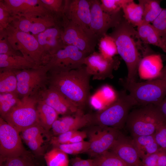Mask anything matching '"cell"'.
Here are the masks:
<instances>
[{
	"mask_svg": "<svg viewBox=\"0 0 166 166\" xmlns=\"http://www.w3.org/2000/svg\"><path fill=\"white\" fill-rule=\"evenodd\" d=\"M63 27L56 26L34 36L46 57L48 62L51 56L66 46L62 38Z\"/></svg>",
	"mask_w": 166,
	"mask_h": 166,
	"instance_id": "d6986e66",
	"label": "cell"
},
{
	"mask_svg": "<svg viewBox=\"0 0 166 166\" xmlns=\"http://www.w3.org/2000/svg\"><path fill=\"white\" fill-rule=\"evenodd\" d=\"M17 84L14 70L0 69V93H18Z\"/></svg>",
	"mask_w": 166,
	"mask_h": 166,
	"instance_id": "83f0119b",
	"label": "cell"
},
{
	"mask_svg": "<svg viewBox=\"0 0 166 166\" xmlns=\"http://www.w3.org/2000/svg\"></svg>",
	"mask_w": 166,
	"mask_h": 166,
	"instance_id": "f907efd6",
	"label": "cell"
},
{
	"mask_svg": "<svg viewBox=\"0 0 166 166\" xmlns=\"http://www.w3.org/2000/svg\"><path fill=\"white\" fill-rule=\"evenodd\" d=\"M136 105L135 101L125 90L121 91L109 105L92 114L93 123L103 127L121 128L126 124L131 109Z\"/></svg>",
	"mask_w": 166,
	"mask_h": 166,
	"instance_id": "3957f363",
	"label": "cell"
},
{
	"mask_svg": "<svg viewBox=\"0 0 166 166\" xmlns=\"http://www.w3.org/2000/svg\"><path fill=\"white\" fill-rule=\"evenodd\" d=\"M99 53L104 58L111 59L118 54L114 39L107 34L101 38L98 43Z\"/></svg>",
	"mask_w": 166,
	"mask_h": 166,
	"instance_id": "f546056e",
	"label": "cell"
},
{
	"mask_svg": "<svg viewBox=\"0 0 166 166\" xmlns=\"http://www.w3.org/2000/svg\"><path fill=\"white\" fill-rule=\"evenodd\" d=\"M32 166H35L33 164Z\"/></svg>",
	"mask_w": 166,
	"mask_h": 166,
	"instance_id": "681fc988",
	"label": "cell"
},
{
	"mask_svg": "<svg viewBox=\"0 0 166 166\" xmlns=\"http://www.w3.org/2000/svg\"><path fill=\"white\" fill-rule=\"evenodd\" d=\"M137 31L139 38L144 44L157 46L166 53V44L152 25L142 23L137 27Z\"/></svg>",
	"mask_w": 166,
	"mask_h": 166,
	"instance_id": "603a6c76",
	"label": "cell"
},
{
	"mask_svg": "<svg viewBox=\"0 0 166 166\" xmlns=\"http://www.w3.org/2000/svg\"><path fill=\"white\" fill-rule=\"evenodd\" d=\"M33 163L26 155L0 159V166H32Z\"/></svg>",
	"mask_w": 166,
	"mask_h": 166,
	"instance_id": "f35d334b",
	"label": "cell"
},
{
	"mask_svg": "<svg viewBox=\"0 0 166 166\" xmlns=\"http://www.w3.org/2000/svg\"><path fill=\"white\" fill-rule=\"evenodd\" d=\"M34 96L52 107L58 114L70 116L81 110L59 92L48 86Z\"/></svg>",
	"mask_w": 166,
	"mask_h": 166,
	"instance_id": "9a60e30c",
	"label": "cell"
},
{
	"mask_svg": "<svg viewBox=\"0 0 166 166\" xmlns=\"http://www.w3.org/2000/svg\"><path fill=\"white\" fill-rule=\"evenodd\" d=\"M157 78L166 79V65L163 67Z\"/></svg>",
	"mask_w": 166,
	"mask_h": 166,
	"instance_id": "7dc6e473",
	"label": "cell"
},
{
	"mask_svg": "<svg viewBox=\"0 0 166 166\" xmlns=\"http://www.w3.org/2000/svg\"><path fill=\"white\" fill-rule=\"evenodd\" d=\"M139 3L129 0L123 6V16L127 21L134 27L138 26L143 22V7L140 0Z\"/></svg>",
	"mask_w": 166,
	"mask_h": 166,
	"instance_id": "484cf974",
	"label": "cell"
},
{
	"mask_svg": "<svg viewBox=\"0 0 166 166\" xmlns=\"http://www.w3.org/2000/svg\"><path fill=\"white\" fill-rule=\"evenodd\" d=\"M44 158L47 166H69L67 154L57 148L45 153Z\"/></svg>",
	"mask_w": 166,
	"mask_h": 166,
	"instance_id": "4dcf8cb0",
	"label": "cell"
},
{
	"mask_svg": "<svg viewBox=\"0 0 166 166\" xmlns=\"http://www.w3.org/2000/svg\"><path fill=\"white\" fill-rule=\"evenodd\" d=\"M38 102L35 96L24 97L2 118L20 132L31 126L40 124L37 111Z\"/></svg>",
	"mask_w": 166,
	"mask_h": 166,
	"instance_id": "52a82bcc",
	"label": "cell"
},
{
	"mask_svg": "<svg viewBox=\"0 0 166 166\" xmlns=\"http://www.w3.org/2000/svg\"><path fill=\"white\" fill-rule=\"evenodd\" d=\"M141 106L130 111L125 124L133 137L153 135L165 122L154 105Z\"/></svg>",
	"mask_w": 166,
	"mask_h": 166,
	"instance_id": "277c9868",
	"label": "cell"
},
{
	"mask_svg": "<svg viewBox=\"0 0 166 166\" xmlns=\"http://www.w3.org/2000/svg\"><path fill=\"white\" fill-rule=\"evenodd\" d=\"M132 141L141 160L160 148L155 140L154 134L133 137Z\"/></svg>",
	"mask_w": 166,
	"mask_h": 166,
	"instance_id": "d4e9b609",
	"label": "cell"
},
{
	"mask_svg": "<svg viewBox=\"0 0 166 166\" xmlns=\"http://www.w3.org/2000/svg\"><path fill=\"white\" fill-rule=\"evenodd\" d=\"M141 166H146V165H142Z\"/></svg>",
	"mask_w": 166,
	"mask_h": 166,
	"instance_id": "c3c4849f",
	"label": "cell"
},
{
	"mask_svg": "<svg viewBox=\"0 0 166 166\" xmlns=\"http://www.w3.org/2000/svg\"><path fill=\"white\" fill-rule=\"evenodd\" d=\"M93 123L92 114H84L80 110L73 116H64L57 119L53 123L52 129L57 135L71 131H78L83 127Z\"/></svg>",
	"mask_w": 166,
	"mask_h": 166,
	"instance_id": "ffe728a7",
	"label": "cell"
},
{
	"mask_svg": "<svg viewBox=\"0 0 166 166\" xmlns=\"http://www.w3.org/2000/svg\"><path fill=\"white\" fill-rule=\"evenodd\" d=\"M92 159L94 166H130L111 151H107Z\"/></svg>",
	"mask_w": 166,
	"mask_h": 166,
	"instance_id": "1f68e13d",
	"label": "cell"
},
{
	"mask_svg": "<svg viewBox=\"0 0 166 166\" xmlns=\"http://www.w3.org/2000/svg\"><path fill=\"white\" fill-rule=\"evenodd\" d=\"M38 67L30 62L22 55L0 54V69L22 70Z\"/></svg>",
	"mask_w": 166,
	"mask_h": 166,
	"instance_id": "cb8c5ba5",
	"label": "cell"
},
{
	"mask_svg": "<svg viewBox=\"0 0 166 166\" xmlns=\"http://www.w3.org/2000/svg\"><path fill=\"white\" fill-rule=\"evenodd\" d=\"M110 149L130 166L143 165L132 140L121 135Z\"/></svg>",
	"mask_w": 166,
	"mask_h": 166,
	"instance_id": "44dd1931",
	"label": "cell"
},
{
	"mask_svg": "<svg viewBox=\"0 0 166 166\" xmlns=\"http://www.w3.org/2000/svg\"><path fill=\"white\" fill-rule=\"evenodd\" d=\"M118 60L114 58L107 59L96 51L85 58L84 65L93 80H102L113 78V72L117 68Z\"/></svg>",
	"mask_w": 166,
	"mask_h": 166,
	"instance_id": "5bb4252c",
	"label": "cell"
},
{
	"mask_svg": "<svg viewBox=\"0 0 166 166\" xmlns=\"http://www.w3.org/2000/svg\"><path fill=\"white\" fill-rule=\"evenodd\" d=\"M61 150L67 154L75 155L84 152H87L89 147L88 141L75 143L59 144L54 147Z\"/></svg>",
	"mask_w": 166,
	"mask_h": 166,
	"instance_id": "e575fe53",
	"label": "cell"
},
{
	"mask_svg": "<svg viewBox=\"0 0 166 166\" xmlns=\"http://www.w3.org/2000/svg\"><path fill=\"white\" fill-rule=\"evenodd\" d=\"M14 70L17 79V93L21 99L34 96L48 85L49 69L45 65Z\"/></svg>",
	"mask_w": 166,
	"mask_h": 166,
	"instance_id": "ba28073f",
	"label": "cell"
},
{
	"mask_svg": "<svg viewBox=\"0 0 166 166\" xmlns=\"http://www.w3.org/2000/svg\"><path fill=\"white\" fill-rule=\"evenodd\" d=\"M143 7L142 23H152L163 9L160 6L161 0H140Z\"/></svg>",
	"mask_w": 166,
	"mask_h": 166,
	"instance_id": "f1b7e54d",
	"label": "cell"
},
{
	"mask_svg": "<svg viewBox=\"0 0 166 166\" xmlns=\"http://www.w3.org/2000/svg\"><path fill=\"white\" fill-rule=\"evenodd\" d=\"M11 16L2 0H0V31L5 29L10 24Z\"/></svg>",
	"mask_w": 166,
	"mask_h": 166,
	"instance_id": "60d3db41",
	"label": "cell"
},
{
	"mask_svg": "<svg viewBox=\"0 0 166 166\" xmlns=\"http://www.w3.org/2000/svg\"><path fill=\"white\" fill-rule=\"evenodd\" d=\"M20 132L0 117V159L26 155Z\"/></svg>",
	"mask_w": 166,
	"mask_h": 166,
	"instance_id": "8fae6325",
	"label": "cell"
},
{
	"mask_svg": "<svg viewBox=\"0 0 166 166\" xmlns=\"http://www.w3.org/2000/svg\"><path fill=\"white\" fill-rule=\"evenodd\" d=\"M64 14L69 21L90 31L89 0H65Z\"/></svg>",
	"mask_w": 166,
	"mask_h": 166,
	"instance_id": "ac0fdd59",
	"label": "cell"
},
{
	"mask_svg": "<svg viewBox=\"0 0 166 166\" xmlns=\"http://www.w3.org/2000/svg\"><path fill=\"white\" fill-rule=\"evenodd\" d=\"M91 20L90 30L99 39L107 34L110 28L115 27L123 18L122 10L115 14H110L104 12L98 0H89Z\"/></svg>",
	"mask_w": 166,
	"mask_h": 166,
	"instance_id": "7c38bea8",
	"label": "cell"
},
{
	"mask_svg": "<svg viewBox=\"0 0 166 166\" xmlns=\"http://www.w3.org/2000/svg\"><path fill=\"white\" fill-rule=\"evenodd\" d=\"M48 74V86L59 92L83 110L91 97L90 80L92 76L85 66L69 71L49 70Z\"/></svg>",
	"mask_w": 166,
	"mask_h": 166,
	"instance_id": "6da1fadb",
	"label": "cell"
},
{
	"mask_svg": "<svg viewBox=\"0 0 166 166\" xmlns=\"http://www.w3.org/2000/svg\"><path fill=\"white\" fill-rule=\"evenodd\" d=\"M43 6L62 22L65 18V0H41Z\"/></svg>",
	"mask_w": 166,
	"mask_h": 166,
	"instance_id": "836d02e7",
	"label": "cell"
},
{
	"mask_svg": "<svg viewBox=\"0 0 166 166\" xmlns=\"http://www.w3.org/2000/svg\"><path fill=\"white\" fill-rule=\"evenodd\" d=\"M87 136V134L85 132L77 131L67 144L82 141Z\"/></svg>",
	"mask_w": 166,
	"mask_h": 166,
	"instance_id": "f6af8a7d",
	"label": "cell"
},
{
	"mask_svg": "<svg viewBox=\"0 0 166 166\" xmlns=\"http://www.w3.org/2000/svg\"><path fill=\"white\" fill-rule=\"evenodd\" d=\"M152 25L166 44V8H163L160 15L152 22Z\"/></svg>",
	"mask_w": 166,
	"mask_h": 166,
	"instance_id": "74e56055",
	"label": "cell"
},
{
	"mask_svg": "<svg viewBox=\"0 0 166 166\" xmlns=\"http://www.w3.org/2000/svg\"><path fill=\"white\" fill-rule=\"evenodd\" d=\"M114 40L118 54L124 61L128 75L124 81L127 83L136 82L138 66L146 46L139 38L137 30L123 18L113 28L109 34Z\"/></svg>",
	"mask_w": 166,
	"mask_h": 166,
	"instance_id": "7a4b0ae2",
	"label": "cell"
},
{
	"mask_svg": "<svg viewBox=\"0 0 166 166\" xmlns=\"http://www.w3.org/2000/svg\"><path fill=\"white\" fill-rule=\"evenodd\" d=\"M5 30L13 48L26 59L38 67L48 63V59L34 36L10 25Z\"/></svg>",
	"mask_w": 166,
	"mask_h": 166,
	"instance_id": "8992f818",
	"label": "cell"
},
{
	"mask_svg": "<svg viewBox=\"0 0 166 166\" xmlns=\"http://www.w3.org/2000/svg\"><path fill=\"white\" fill-rule=\"evenodd\" d=\"M61 37L66 45L75 46L88 55L95 51L99 40L91 31L85 30L67 19L63 25Z\"/></svg>",
	"mask_w": 166,
	"mask_h": 166,
	"instance_id": "9c48e42d",
	"label": "cell"
},
{
	"mask_svg": "<svg viewBox=\"0 0 166 166\" xmlns=\"http://www.w3.org/2000/svg\"><path fill=\"white\" fill-rule=\"evenodd\" d=\"M119 81L137 105H157L166 97V79L156 78L142 82L127 83L121 79Z\"/></svg>",
	"mask_w": 166,
	"mask_h": 166,
	"instance_id": "5b68a950",
	"label": "cell"
},
{
	"mask_svg": "<svg viewBox=\"0 0 166 166\" xmlns=\"http://www.w3.org/2000/svg\"><path fill=\"white\" fill-rule=\"evenodd\" d=\"M154 105L165 121L166 122V97L159 104Z\"/></svg>",
	"mask_w": 166,
	"mask_h": 166,
	"instance_id": "bcb514c9",
	"label": "cell"
},
{
	"mask_svg": "<svg viewBox=\"0 0 166 166\" xmlns=\"http://www.w3.org/2000/svg\"><path fill=\"white\" fill-rule=\"evenodd\" d=\"M0 54L22 55L20 53L13 48L8 40L5 30L0 31Z\"/></svg>",
	"mask_w": 166,
	"mask_h": 166,
	"instance_id": "ab89813d",
	"label": "cell"
},
{
	"mask_svg": "<svg viewBox=\"0 0 166 166\" xmlns=\"http://www.w3.org/2000/svg\"><path fill=\"white\" fill-rule=\"evenodd\" d=\"M9 25L34 36L48 28L57 25L61 26L59 21L53 16L30 18L12 17Z\"/></svg>",
	"mask_w": 166,
	"mask_h": 166,
	"instance_id": "e0dca14e",
	"label": "cell"
},
{
	"mask_svg": "<svg viewBox=\"0 0 166 166\" xmlns=\"http://www.w3.org/2000/svg\"><path fill=\"white\" fill-rule=\"evenodd\" d=\"M89 133V147L87 153L94 158L108 151L121 135L117 129L97 125Z\"/></svg>",
	"mask_w": 166,
	"mask_h": 166,
	"instance_id": "4fadbf2b",
	"label": "cell"
},
{
	"mask_svg": "<svg viewBox=\"0 0 166 166\" xmlns=\"http://www.w3.org/2000/svg\"><path fill=\"white\" fill-rule=\"evenodd\" d=\"M18 94L15 93H0V114L3 117L20 101Z\"/></svg>",
	"mask_w": 166,
	"mask_h": 166,
	"instance_id": "d6a6232c",
	"label": "cell"
},
{
	"mask_svg": "<svg viewBox=\"0 0 166 166\" xmlns=\"http://www.w3.org/2000/svg\"><path fill=\"white\" fill-rule=\"evenodd\" d=\"M72 166H94L93 159L83 160L76 157L72 160Z\"/></svg>",
	"mask_w": 166,
	"mask_h": 166,
	"instance_id": "ee69618b",
	"label": "cell"
},
{
	"mask_svg": "<svg viewBox=\"0 0 166 166\" xmlns=\"http://www.w3.org/2000/svg\"><path fill=\"white\" fill-rule=\"evenodd\" d=\"M160 152V148L156 152L143 159L142 160L143 165L147 166H157Z\"/></svg>",
	"mask_w": 166,
	"mask_h": 166,
	"instance_id": "7bdbcfd3",
	"label": "cell"
},
{
	"mask_svg": "<svg viewBox=\"0 0 166 166\" xmlns=\"http://www.w3.org/2000/svg\"><path fill=\"white\" fill-rule=\"evenodd\" d=\"M101 7L103 10L110 14L117 13L122 10L123 5L129 0H101Z\"/></svg>",
	"mask_w": 166,
	"mask_h": 166,
	"instance_id": "8d00e7d4",
	"label": "cell"
},
{
	"mask_svg": "<svg viewBox=\"0 0 166 166\" xmlns=\"http://www.w3.org/2000/svg\"><path fill=\"white\" fill-rule=\"evenodd\" d=\"M38 101L37 111L40 125L48 132L58 119V114L52 107L43 102Z\"/></svg>",
	"mask_w": 166,
	"mask_h": 166,
	"instance_id": "4316f807",
	"label": "cell"
},
{
	"mask_svg": "<svg viewBox=\"0 0 166 166\" xmlns=\"http://www.w3.org/2000/svg\"><path fill=\"white\" fill-rule=\"evenodd\" d=\"M88 55L75 46L67 45L50 56L45 65L49 70L66 71L79 68L84 65Z\"/></svg>",
	"mask_w": 166,
	"mask_h": 166,
	"instance_id": "30bf717a",
	"label": "cell"
},
{
	"mask_svg": "<svg viewBox=\"0 0 166 166\" xmlns=\"http://www.w3.org/2000/svg\"><path fill=\"white\" fill-rule=\"evenodd\" d=\"M163 67L160 55L153 53L149 48L143 55L139 63L138 72L144 79H156Z\"/></svg>",
	"mask_w": 166,
	"mask_h": 166,
	"instance_id": "7402d4cb",
	"label": "cell"
},
{
	"mask_svg": "<svg viewBox=\"0 0 166 166\" xmlns=\"http://www.w3.org/2000/svg\"><path fill=\"white\" fill-rule=\"evenodd\" d=\"M12 17L30 18L53 16L44 7L41 0H2Z\"/></svg>",
	"mask_w": 166,
	"mask_h": 166,
	"instance_id": "2e32d148",
	"label": "cell"
},
{
	"mask_svg": "<svg viewBox=\"0 0 166 166\" xmlns=\"http://www.w3.org/2000/svg\"><path fill=\"white\" fill-rule=\"evenodd\" d=\"M47 132L40 124H37L31 126L22 131L21 132L20 136L25 142L35 140L44 142L43 135Z\"/></svg>",
	"mask_w": 166,
	"mask_h": 166,
	"instance_id": "d590c367",
	"label": "cell"
},
{
	"mask_svg": "<svg viewBox=\"0 0 166 166\" xmlns=\"http://www.w3.org/2000/svg\"><path fill=\"white\" fill-rule=\"evenodd\" d=\"M77 131H71L52 137L50 143L54 147L57 145L67 144Z\"/></svg>",
	"mask_w": 166,
	"mask_h": 166,
	"instance_id": "b9f144b4",
	"label": "cell"
}]
</instances>
